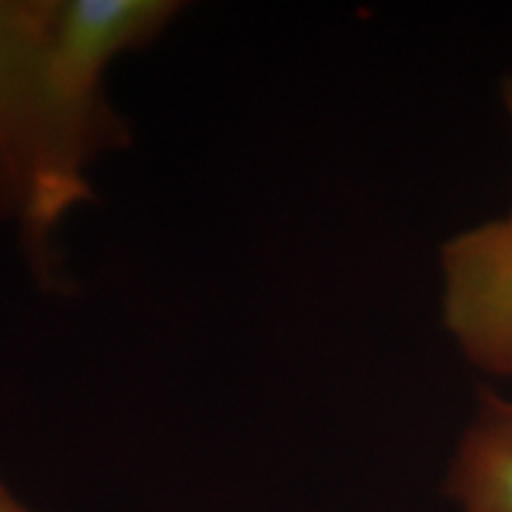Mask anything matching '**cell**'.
I'll return each mask as SVG.
<instances>
[{"mask_svg": "<svg viewBox=\"0 0 512 512\" xmlns=\"http://www.w3.org/2000/svg\"><path fill=\"white\" fill-rule=\"evenodd\" d=\"M55 0H0V216L17 223L31 264L53 275L50 242L91 200V166L128 143L126 121L88 112L57 86Z\"/></svg>", "mask_w": 512, "mask_h": 512, "instance_id": "6da1fadb", "label": "cell"}, {"mask_svg": "<svg viewBox=\"0 0 512 512\" xmlns=\"http://www.w3.org/2000/svg\"><path fill=\"white\" fill-rule=\"evenodd\" d=\"M512 121V81L503 86ZM444 325L472 366L512 377V209L441 247Z\"/></svg>", "mask_w": 512, "mask_h": 512, "instance_id": "7a4b0ae2", "label": "cell"}, {"mask_svg": "<svg viewBox=\"0 0 512 512\" xmlns=\"http://www.w3.org/2000/svg\"><path fill=\"white\" fill-rule=\"evenodd\" d=\"M181 10L176 0H55L50 31L67 60L107 76L121 55L155 43Z\"/></svg>", "mask_w": 512, "mask_h": 512, "instance_id": "3957f363", "label": "cell"}, {"mask_svg": "<svg viewBox=\"0 0 512 512\" xmlns=\"http://www.w3.org/2000/svg\"><path fill=\"white\" fill-rule=\"evenodd\" d=\"M446 491L460 512H512V399L482 394L453 456Z\"/></svg>", "mask_w": 512, "mask_h": 512, "instance_id": "277c9868", "label": "cell"}, {"mask_svg": "<svg viewBox=\"0 0 512 512\" xmlns=\"http://www.w3.org/2000/svg\"><path fill=\"white\" fill-rule=\"evenodd\" d=\"M0 512H31L12 491L0 482Z\"/></svg>", "mask_w": 512, "mask_h": 512, "instance_id": "5b68a950", "label": "cell"}]
</instances>
